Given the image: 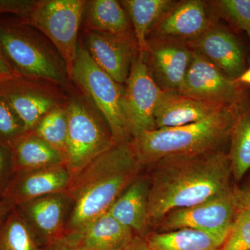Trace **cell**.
<instances>
[{"label": "cell", "instance_id": "cell-1", "mask_svg": "<svg viewBox=\"0 0 250 250\" xmlns=\"http://www.w3.org/2000/svg\"><path fill=\"white\" fill-rule=\"evenodd\" d=\"M151 167L150 226L174 210L200 205L233 189L229 157L223 149L168 156Z\"/></svg>", "mask_w": 250, "mask_h": 250}, {"label": "cell", "instance_id": "cell-2", "mask_svg": "<svg viewBox=\"0 0 250 250\" xmlns=\"http://www.w3.org/2000/svg\"><path fill=\"white\" fill-rule=\"evenodd\" d=\"M143 167L131 141L115 145L74 176L64 235L78 234L108 212Z\"/></svg>", "mask_w": 250, "mask_h": 250}, {"label": "cell", "instance_id": "cell-3", "mask_svg": "<svg viewBox=\"0 0 250 250\" xmlns=\"http://www.w3.org/2000/svg\"><path fill=\"white\" fill-rule=\"evenodd\" d=\"M246 97L241 103L224 106L196 123L145 131L136 135L132 143L141 166L151 167L171 156L223 149L224 145L229 142L233 125Z\"/></svg>", "mask_w": 250, "mask_h": 250}, {"label": "cell", "instance_id": "cell-4", "mask_svg": "<svg viewBox=\"0 0 250 250\" xmlns=\"http://www.w3.org/2000/svg\"><path fill=\"white\" fill-rule=\"evenodd\" d=\"M0 52L18 76L50 81L70 88L66 65L50 41L15 16L0 17Z\"/></svg>", "mask_w": 250, "mask_h": 250}, {"label": "cell", "instance_id": "cell-5", "mask_svg": "<svg viewBox=\"0 0 250 250\" xmlns=\"http://www.w3.org/2000/svg\"><path fill=\"white\" fill-rule=\"evenodd\" d=\"M67 116L66 166L72 177L94 159L117 144L108 125L92 100L70 88Z\"/></svg>", "mask_w": 250, "mask_h": 250}, {"label": "cell", "instance_id": "cell-6", "mask_svg": "<svg viewBox=\"0 0 250 250\" xmlns=\"http://www.w3.org/2000/svg\"><path fill=\"white\" fill-rule=\"evenodd\" d=\"M70 80L103 115L117 144L132 141L125 116L124 85L117 83L95 63L82 39Z\"/></svg>", "mask_w": 250, "mask_h": 250}, {"label": "cell", "instance_id": "cell-7", "mask_svg": "<svg viewBox=\"0 0 250 250\" xmlns=\"http://www.w3.org/2000/svg\"><path fill=\"white\" fill-rule=\"evenodd\" d=\"M85 0L36 1L24 22L42 33L66 65L70 77L78 49V33L83 22Z\"/></svg>", "mask_w": 250, "mask_h": 250}, {"label": "cell", "instance_id": "cell-8", "mask_svg": "<svg viewBox=\"0 0 250 250\" xmlns=\"http://www.w3.org/2000/svg\"><path fill=\"white\" fill-rule=\"evenodd\" d=\"M0 93L6 98L29 132L54 108L63 106L68 89L42 79L16 76L0 81Z\"/></svg>", "mask_w": 250, "mask_h": 250}, {"label": "cell", "instance_id": "cell-9", "mask_svg": "<svg viewBox=\"0 0 250 250\" xmlns=\"http://www.w3.org/2000/svg\"><path fill=\"white\" fill-rule=\"evenodd\" d=\"M237 211L232 191L208 201L174 210L166 215L156 226L163 231L190 228L206 233L219 249L226 241Z\"/></svg>", "mask_w": 250, "mask_h": 250}, {"label": "cell", "instance_id": "cell-10", "mask_svg": "<svg viewBox=\"0 0 250 250\" xmlns=\"http://www.w3.org/2000/svg\"><path fill=\"white\" fill-rule=\"evenodd\" d=\"M164 92L151 75L146 54L138 51L125 87V116L133 137L156 129L154 113Z\"/></svg>", "mask_w": 250, "mask_h": 250}, {"label": "cell", "instance_id": "cell-11", "mask_svg": "<svg viewBox=\"0 0 250 250\" xmlns=\"http://www.w3.org/2000/svg\"><path fill=\"white\" fill-rule=\"evenodd\" d=\"M243 85L192 50L191 62L179 94L204 103L229 106L246 98L248 92Z\"/></svg>", "mask_w": 250, "mask_h": 250}, {"label": "cell", "instance_id": "cell-12", "mask_svg": "<svg viewBox=\"0 0 250 250\" xmlns=\"http://www.w3.org/2000/svg\"><path fill=\"white\" fill-rule=\"evenodd\" d=\"M192 50L187 42L149 38L146 59L151 75L164 92L179 93L190 62Z\"/></svg>", "mask_w": 250, "mask_h": 250}, {"label": "cell", "instance_id": "cell-13", "mask_svg": "<svg viewBox=\"0 0 250 250\" xmlns=\"http://www.w3.org/2000/svg\"><path fill=\"white\" fill-rule=\"evenodd\" d=\"M41 248L63 236L71 207L66 191L51 194L16 206Z\"/></svg>", "mask_w": 250, "mask_h": 250}, {"label": "cell", "instance_id": "cell-14", "mask_svg": "<svg viewBox=\"0 0 250 250\" xmlns=\"http://www.w3.org/2000/svg\"><path fill=\"white\" fill-rule=\"evenodd\" d=\"M83 41L95 63L117 83L126 84L133 59L139 51L135 37L84 31Z\"/></svg>", "mask_w": 250, "mask_h": 250}, {"label": "cell", "instance_id": "cell-15", "mask_svg": "<svg viewBox=\"0 0 250 250\" xmlns=\"http://www.w3.org/2000/svg\"><path fill=\"white\" fill-rule=\"evenodd\" d=\"M187 43L192 50L202 54L231 80H236L246 70L241 42L226 28L210 27L196 41Z\"/></svg>", "mask_w": 250, "mask_h": 250}, {"label": "cell", "instance_id": "cell-16", "mask_svg": "<svg viewBox=\"0 0 250 250\" xmlns=\"http://www.w3.org/2000/svg\"><path fill=\"white\" fill-rule=\"evenodd\" d=\"M72 178L66 164L15 172L4 198L18 206L39 197L66 191Z\"/></svg>", "mask_w": 250, "mask_h": 250}, {"label": "cell", "instance_id": "cell-17", "mask_svg": "<svg viewBox=\"0 0 250 250\" xmlns=\"http://www.w3.org/2000/svg\"><path fill=\"white\" fill-rule=\"evenodd\" d=\"M210 27L205 2L200 0H187L177 3L153 29L148 39L192 42L201 37Z\"/></svg>", "mask_w": 250, "mask_h": 250}, {"label": "cell", "instance_id": "cell-18", "mask_svg": "<svg viewBox=\"0 0 250 250\" xmlns=\"http://www.w3.org/2000/svg\"><path fill=\"white\" fill-rule=\"evenodd\" d=\"M149 176L139 177L118 197L108 213L132 230L136 236L146 238L150 227L149 217Z\"/></svg>", "mask_w": 250, "mask_h": 250}, {"label": "cell", "instance_id": "cell-19", "mask_svg": "<svg viewBox=\"0 0 250 250\" xmlns=\"http://www.w3.org/2000/svg\"><path fill=\"white\" fill-rule=\"evenodd\" d=\"M224 106H226L204 103L179 93L164 92L154 113L156 128L177 127L196 123Z\"/></svg>", "mask_w": 250, "mask_h": 250}, {"label": "cell", "instance_id": "cell-20", "mask_svg": "<svg viewBox=\"0 0 250 250\" xmlns=\"http://www.w3.org/2000/svg\"><path fill=\"white\" fill-rule=\"evenodd\" d=\"M83 20L84 31L121 37H135L129 15L121 1H86Z\"/></svg>", "mask_w": 250, "mask_h": 250}, {"label": "cell", "instance_id": "cell-21", "mask_svg": "<svg viewBox=\"0 0 250 250\" xmlns=\"http://www.w3.org/2000/svg\"><path fill=\"white\" fill-rule=\"evenodd\" d=\"M15 172L66 164L65 156L32 132H26L11 147Z\"/></svg>", "mask_w": 250, "mask_h": 250}, {"label": "cell", "instance_id": "cell-22", "mask_svg": "<svg viewBox=\"0 0 250 250\" xmlns=\"http://www.w3.org/2000/svg\"><path fill=\"white\" fill-rule=\"evenodd\" d=\"M67 236L75 238L87 250H123L135 234L106 212L82 232Z\"/></svg>", "mask_w": 250, "mask_h": 250}, {"label": "cell", "instance_id": "cell-23", "mask_svg": "<svg viewBox=\"0 0 250 250\" xmlns=\"http://www.w3.org/2000/svg\"><path fill=\"white\" fill-rule=\"evenodd\" d=\"M121 3L129 15L139 50L146 54L148 36L178 2L172 0H124Z\"/></svg>", "mask_w": 250, "mask_h": 250}, {"label": "cell", "instance_id": "cell-24", "mask_svg": "<svg viewBox=\"0 0 250 250\" xmlns=\"http://www.w3.org/2000/svg\"><path fill=\"white\" fill-rule=\"evenodd\" d=\"M228 152L232 178L239 183L250 170V96L248 93L230 136Z\"/></svg>", "mask_w": 250, "mask_h": 250}, {"label": "cell", "instance_id": "cell-25", "mask_svg": "<svg viewBox=\"0 0 250 250\" xmlns=\"http://www.w3.org/2000/svg\"><path fill=\"white\" fill-rule=\"evenodd\" d=\"M145 238L149 250H219L208 235L190 228L153 233Z\"/></svg>", "mask_w": 250, "mask_h": 250}, {"label": "cell", "instance_id": "cell-26", "mask_svg": "<svg viewBox=\"0 0 250 250\" xmlns=\"http://www.w3.org/2000/svg\"><path fill=\"white\" fill-rule=\"evenodd\" d=\"M0 250H42L16 206L0 228Z\"/></svg>", "mask_w": 250, "mask_h": 250}, {"label": "cell", "instance_id": "cell-27", "mask_svg": "<svg viewBox=\"0 0 250 250\" xmlns=\"http://www.w3.org/2000/svg\"><path fill=\"white\" fill-rule=\"evenodd\" d=\"M29 132L34 133L65 156L67 137V116L65 104L54 108L46 114Z\"/></svg>", "mask_w": 250, "mask_h": 250}, {"label": "cell", "instance_id": "cell-28", "mask_svg": "<svg viewBox=\"0 0 250 250\" xmlns=\"http://www.w3.org/2000/svg\"><path fill=\"white\" fill-rule=\"evenodd\" d=\"M25 133L22 120L0 93V145L11 148Z\"/></svg>", "mask_w": 250, "mask_h": 250}, {"label": "cell", "instance_id": "cell-29", "mask_svg": "<svg viewBox=\"0 0 250 250\" xmlns=\"http://www.w3.org/2000/svg\"><path fill=\"white\" fill-rule=\"evenodd\" d=\"M215 5L233 27L245 31L250 27V0H220Z\"/></svg>", "mask_w": 250, "mask_h": 250}, {"label": "cell", "instance_id": "cell-30", "mask_svg": "<svg viewBox=\"0 0 250 250\" xmlns=\"http://www.w3.org/2000/svg\"><path fill=\"white\" fill-rule=\"evenodd\" d=\"M219 250H250V215L237 210L226 241Z\"/></svg>", "mask_w": 250, "mask_h": 250}, {"label": "cell", "instance_id": "cell-31", "mask_svg": "<svg viewBox=\"0 0 250 250\" xmlns=\"http://www.w3.org/2000/svg\"><path fill=\"white\" fill-rule=\"evenodd\" d=\"M14 173L11 149L0 145V201L4 198Z\"/></svg>", "mask_w": 250, "mask_h": 250}, {"label": "cell", "instance_id": "cell-32", "mask_svg": "<svg viewBox=\"0 0 250 250\" xmlns=\"http://www.w3.org/2000/svg\"><path fill=\"white\" fill-rule=\"evenodd\" d=\"M36 2L32 0H0V17L15 16L24 21L30 14Z\"/></svg>", "mask_w": 250, "mask_h": 250}, {"label": "cell", "instance_id": "cell-33", "mask_svg": "<svg viewBox=\"0 0 250 250\" xmlns=\"http://www.w3.org/2000/svg\"><path fill=\"white\" fill-rule=\"evenodd\" d=\"M42 250H87L72 236L63 235L43 247Z\"/></svg>", "mask_w": 250, "mask_h": 250}, {"label": "cell", "instance_id": "cell-34", "mask_svg": "<svg viewBox=\"0 0 250 250\" xmlns=\"http://www.w3.org/2000/svg\"><path fill=\"white\" fill-rule=\"evenodd\" d=\"M237 210L246 211L250 215V182L243 187L233 188Z\"/></svg>", "mask_w": 250, "mask_h": 250}, {"label": "cell", "instance_id": "cell-35", "mask_svg": "<svg viewBox=\"0 0 250 250\" xmlns=\"http://www.w3.org/2000/svg\"><path fill=\"white\" fill-rule=\"evenodd\" d=\"M18 75L14 72L12 67L10 66L0 52V81L8 80Z\"/></svg>", "mask_w": 250, "mask_h": 250}, {"label": "cell", "instance_id": "cell-36", "mask_svg": "<svg viewBox=\"0 0 250 250\" xmlns=\"http://www.w3.org/2000/svg\"><path fill=\"white\" fill-rule=\"evenodd\" d=\"M14 207V204L7 198H3L0 201V228Z\"/></svg>", "mask_w": 250, "mask_h": 250}, {"label": "cell", "instance_id": "cell-37", "mask_svg": "<svg viewBox=\"0 0 250 250\" xmlns=\"http://www.w3.org/2000/svg\"><path fill=\"white\" fill-rule=\"evenodd\" d=\"M123 250H149L146 238L135 236L132 241Z\"/></svg>", "mask_w": 250, "mask_h": 250}, {"label": "cell", "instance_id": "cell-38", "mask_svg": "<svg viewBox=\"0 0 250 250\" xmlns=\"http://www.w3.org/2000/svg\"><path fill=\"white\" fill-rule=\"evenodd\" d=\"M236 81L243 85H250V66L249 68L245 70L244 72Z\"/></svg>", "mask_w": 250, "mask_h": 250}, {"label": "cell", "instance_id": "cell-39", "mask_svg": "<svg viewBox=\"0 0 250 250\" xmlns=\"http://www.w3.org/2000/svg\"><path fill=\"white\" fill-rule=\"evenodd\" d=\"M247 34H248V36H249L250 39V27L247 28L246 30ZM248 63L249 64L250 66V54L249 56H248Z\"/></svg>", "mask_w": 250, "mask_h": 250}]
</instances>
